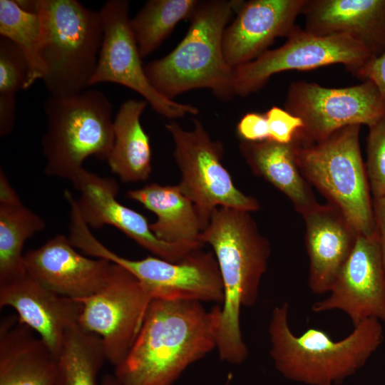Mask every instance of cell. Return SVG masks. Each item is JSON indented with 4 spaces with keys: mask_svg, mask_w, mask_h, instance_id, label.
I'll use <instances>...</instances> for the list:
<instances>
[{
    "mask_svg": "<svg viewBox=\"0 0 385 385\" xmlns=\"http://www.w3.org/2000/svg\"><path fill=\"white\" fill-rule=\"evenodd\" d=\"M43 78L50 96L65 97L90 86L103 38L100 11L76 0H39Z\"/></svg>",
    "mask_w": 385,
    "mask_h": 385,
    "instance_id": "5",
    "label": "cell"
},
{
    "mask_svg": "<svg viewBox=\"0 0 385 385\" xmlns=\"http://www.w3.org/2000/svg\"><path fill=\"white\" fill-rule=\"evenodd\" d=\"M380 237V236H379ZM380 250L381 261L385 278V237H380Z\"/></svg>",
    "mask_w": 385,
    "mask_h": 385,
    "instance_id": "36",
    "label": "cell"
},
{
    "mask_svg": "<svg viewBox=\"0 0 385 385\" xmlns=\"http://www.w3.org/2000/svg\"><path fill=\"white\" fill-rule=\"evenodd\" d=\"M105 361L101 338L76 324L66 332L56 359L53 385H97Z\"/></svg>",
    "mask_w": 385,
    "mask_h": 385,
    "instance_id": "25",
    "label": "cell"
},
{
    "mask_svg": "<svg viewBox=\"0 0 385 385\" xmlns=\"http://www.w3.org/2000/svg\"><path fill=\"white\" fill-rule=\"evenodd\" d=\"M56 358L17 316L0 324V385H53Z\"/></svg>",
    "mask_w": 385,
    "mask_h": 385,
    "instance_id": "21",
    "label": "cell"
},
{
    "mask_svg": "<svg viewBox=\"0 0 385 385\" xmlns=\"http://www.w3.org/2000/svg\"><path fill=\"white\" fill-rule=\"evenodd\" d=\"M239 148L252 172L286 195L302 215L319 204L299 170L292 142L242 141Z\"/></svg>",
    "mask_w": 385,
    "mask_h": 385,
    "instance_id": "22",
    "label": "cell"
},
{
    "mask_svg": "<svg viewBox=\"0 0 385 385\" xmlns=\"http://www.w3.org/2000/svg\"><path fill=\"white\" fill-rule=\"evenodd\" d=\"M366 172L373 198L385 195V120L369 127Z\"/></svg>",
    "mask_w": 385,
    "mask_h": 385,
    "instance_id": "30",
    "label": "cell"
},
{
    "mask_svg": "<svg viewBox=\"0 0 385 385\" xmlns=\"http://www.w3.org/2000/svg\"><path fill=\"white\" fill-rule=\"evenodd\" d=\"M329 293L313 304L312 312L342 311L353 327L370 318L385 324V278L379 234L358 235Z\"/></svg>",
    "mask_w": 385,
    "mask_h": 385,
    "instance_id": "15",
    "label": "cell"
},
{
    "mask_svg": "<svg viewBox=\"0 0 385 385\" xmlns=\"http://www.w3.org/2000/svg\"><path fill=\"white\" fill-rule=\"evenodd\" d=\"M0 307H10L19 320L38 334L56 359L68 329L78 324L81 302L58 295L27 273L0 283Z\"/></svg>",
    "mask_w": 385,
    "mask_h": 385,
    "instance_id": "18",
    "label": "cell"
},
{
    "mask_svg": "<svg viewBox=\"0 0 385 385\" xmlns=\"http://www.w3.org/2000/svg\"><path fill=\"white\" fill-rule=\"evenodd\" d=\"M306 0H251L243 1L222 38L223 54L235 68L250 62L277 38L286 37L295 26Z\"/></svg>",
    "mask_w": 385,
    "mask_h": 385,
    "instance_id": "17",
    "label": "cell"
},
{
    "mask_svg": "<svg viewBox=\"0 0 385 385\" xmlns=\"http://www.w3.org/2000/svg\"><path fill=\"white\" fill-rule=\"evenodd\" d=\"M129 5L128 0H109L99 11L103 38L90 86L104 82L124 86L141 95L155 112L167 118L198 114L195 106L162 96L148 81L130 28Z\"/></svg>",
    "mask_w": 385,
    "mask_h": 385,
    "instance_id": "13",
    "label": "cell"
},
{
    "mask_svg": "<svg viewBox=\"0 0 385 385\" xmlns=\"http://www.w3.org/2000/svg\"><path fill=\"white\" fill-rule=\"evenodd\" d=\"M127 197L153 212L157 219L150 224L153 234L167 242H197L202 231L193 202L178 185L153 183L127 191Z\"/></svg>",
    "mask_w": 385,
    "mask_h": 385,
    "instance_id": "23",
    "label": "cell"
},
{
    "mask_svg": "<svg viewBox=\"0 0 385 385\" xmlns=\"http://www.w3.org/2000/svg\"><path fill=\"white\" fill-rule=\"evenodd\" d=\"M111 263L104 287L78 299L83 304L78 324L101 338L106 361L116 367L134 344L151 300L133 274Z\"/></svg>",
    "mask_w": 385,
    "mask_h": 385,
    "instance_id": "12",
    "label": "cell"
},
{
    "mask_svg": "<svg viewBox=\"0 0 385 385\" xmlns=\"http://www.w3.org/2000/svg\"><path fill=\"white\" fill-rule=\"evenodd\" d=\"M284 108L303 122V127L292 140L298 145L324 140L347 125L369 127L385 120V106L377 88L369 80L345 88L294 81L288 88Z\"/></svg>",
    "mask_w": 385,
    "mask_h": 385,
    "instance_id": "10",
    "label": "cell"
},
{
    "mask_svg": "<svg viewBox=\"0 0 385 385\" xmlns=\"http://www.w3.org/2000/svg\"><path fill=\"white\" fill-rule=\"evenodd\" d=\"M200 1L150 0L130 19V28L141 58L159 48L175 26L190 19Z\"/></svg>",
    "mask_w": 385,
    "mask_h": 385,
    "instance_id": "27",
    "label": "cell"
},
{
    "mask_svg": "<svg viewBox=\"0 0 385 385\" xmlns=\"http://www.w3.org/2000/svg\"><path fill=\"white\" fill-rule=\"evenodd\" d=\"M360 128L347 125L307 145L292 143L298 167L307 182L342 212L359 235L372 237L378 233L361 153Z\"/></svg>",
    "mask_w": 385,
    "mask_h": 385,
    "instance_id": "7",
    "label": "cell"
},
{
    "mask_svg": "<svg viewBox=\"0 0 385 385\" xmlns=\"http://www.w3.org/2000/svg\"><path fill=\"white\" fill-rule=\"evenodd\" d=\"M373 211L376 232L385 237V195L373 198Z\"/></svg>",
    "mask_w": 385,
    "mask_h": 385,
    "instance_id": "34",
    "label": "cell"
},
{
    "mask_svg": "<svg viewBox=\"0 0 385 385\" xmlns=\"http://www.w3.org/2000/svg\"><path fill=\"white\" fill-rule=\"evenodd\" d=\"M215 307L153 299L125 359L115 367L120 385H173L191 364L216 349Z\"/></svg>",
    "mask_w": 385,
    "mask_h": 385,
    "instance_id": "2",
    "label": "cell"
},
{
    "mask_svg": "<svg viewBox=\"0 0 385 385\" xmlns=\"http://www.w3.org/2000/svg\"><path fill=\"white\" fill-rule=\"evenodd\" d=\"M43 106L47 129L41 147L47 175L72 181L86 158L107 160L114 142L113 107L102 91L50 96Z\"/></svg>",
    "mask_w": 385,
    "mask_h": 385,
    "instance_id": "6",
    "label": "cell"
},
{
    "mask_svg": "<svg viewBox=\"0 0 385 385\" xmlns=\"http://www.w3.org/2000/svg\"><path fill=\"white\" fill-rule=\"evenodd\" d=\"M243 1H200L180 43L164 57L144 66L151 86L171 100L196 88L210 89L222 100L235 96L233 68L224 57L222 38L232 15Z\"/></svg>",
    "mask_w": 385,
    "mask_h": 385,
    "instance_id": "4",
    "label": "cell"
},
{
    "mask_svg": "<svg viewBox=\"0 0 385 385\" xmlns=\"http://www.w3.org/2000/svg\"><path fill=\"white\" fill-rule=\"evenodd\" d=\"M101 385H120L114 374H106L101 380Z\"/></svg>",
    "mask_w": 385,
    "mask_h": 385,
    "instance_id": "35",
    "label": "cell"
},
{
    "mask_svg": "<svg viewBox=\"0 0 385 385\" xmlns=\"http://www.w3.org/2000/svg\"><path fill=\"white\" fill-rule=\"evenodd\" d=\"M301 14L311 34H348L374 57L385 53V0H306Z\"/></svg>",
    "mask_w": 385,
    "mask_h": 385,
    "instance_id": "20",
    "label": "cell"
},
{
    "mask_svg": "<svg viewBox=\"0 0 385 385\" xmlns=\"http://www.w3.org/2000/svg\"><path fill=\"white\" fill-rule=\"evenodd\" d=\"M289 304L275 307L268 334L270 355L285 379L306 385H341L369 361L384 342L381 322L374 318L354 327L340 340L324 331L309 328L295 335L288 322Z\"/></svg>",
    "mask_w": 385,
    "mask_h": 385,
    "instance_id": "3",
    "label": "cell"
},
{
    "mask_svg": "<svg viewBox=\"0 0 385 385\" xmlns=\"http://www.w3.org/2000/svg\"><path fill=\"white\" fill-rule=\"evenodd\" d=\"M147 105L145 100H127L113 120L114 142L107 162L125 183L146 180L152 171L150 139L140 123Z\"/></svg>",
    "mask_w": 385,
    "mask_h": 385,
    "instance_id": "24",
    "label": "cell"
},
{
    "mask_svg": "<svg viewBox=\"0 0 385 385\" xmlns=\"http://www.w3.org/2000/svg\"><path fill=\"white\" fill-rule=\"evenodd\" d=\"M302 216L309 258L308 286L314 294L329 293L359 234L342 212L330 203L318 204Z\"/></svg>",
    "mask_w": 385,
    "mask_h": 385,
    "instance_id": "19",
    "label": "cell"
},
{
    "mask_svg": "<svg viewBox=\"0 0 385 385\" xmlns=\"http://www.w3.org/2000/svg\"><path fill=\"white\" fill-rule=\"evenodd\" d=\"M265 115L268 123L269 140L277 143H290L297 131L303 127V122L299 118L277 106H272Z\"/></svg>",
    "mask_w": 385,
    "mask_h": 385,
    "instance_id": "31",
    "label": "cell"
},
{
    "mask_svg": "<svg viewBox=\"0 0 385 385\" xmlns=\"http://www.w3.org/2000/svg\"><path fill=\"white\" fill-rule=\"evenodd\" d=\"M29 73L28 61L21 49L9 39L0 38V120L15 121L16 93L23 89Z\"/></svg>",
    "mask_w": 385,
    "mask_h": 385,
    "instance_id": "29",
    "label": "cell"
},
{
    "mask_svg": "<svg viewBox=\"0 0 385 385\" xmlns=\"http://www.w3.org/2000/svg\"><path fill=\"white\" fill-rule=\"evenodd\" d=\"M69 240L86 255L107 260L126 269L137 278L151 301L188 300L217 305L224 301L221 274L211 252L198 249L176 262L155 256L130 260L103 245L81 220L71 226Z\"/></svg>",
    "mask_w": 385,
    "mask_h": 385,
    "instance_id": "8",
    "label": "cell"
},
{
    "mask_svg": "<svg viewBox=\"0 0 385 385\" xmlns=\"http://www.w3.org/2000/svg\"><path fill=\"white\" fill-rule=\"evenodd\" d=\"M27 274L48 290L79 299L89 297L106 284L111 262L92 259L76 250L68 237L56 235L41 247L24 255Z\"/></svg>",
    "mask_w": 385,
    "mask_h": 385,
    "instance_id": "16",
    "label": "cell"
},
{
    "mask_svg": "<svg viewBox=\"0 0 385 385\" xmlns=\"http://www.w3.org/2000/svg\"><path fill=\"white\" fill-rule=\"evenodd\" d=\"M46 227L44 220L21 199L0 202V283L26 274L23 247Z\"/></svg>",
    "mask_w": 385,
    "mask_h": 385,
    "instance_id": "26",
    "label": "cell"
},
{
    "mask_svg": "<svg viewBox=\"0 0 385 385\" xmlns=\"http://www.w3.org/2000/svg\"><path fill=\"white\" fill-rule=\"evenodd\" d=\"M237 133L247 142H260L269 140V128L265 114L247 113L237 125Z\"/></svg>",
    "mask_w": 385,
    "mask_h": 385,
    "instance_id": "32",
    "label": "cell"
},
{
    "mask_svg": "<svg viewBox=\"0 0 385 385\" xmlns=\"http://www.w3.org/2000/svg\"><path fill=\"white\" fill-rule=\"evenodd\" d=\"M374 56L348 34L319 36L295 25L286 42L255 60L233 68L235 94L247 96L260 90L275 73L342 64L354 76Z\"/></svg>",
    "mask_w": 385,
    "mask_h": 385,
    "instance_id": "11",
    "label": "cell"
},
{
    "mask_svg": "<svg viewBox=\"0 0 385 385\" xmlns=\"http://www.w3.org/2000/svg\"><path fill=\"white\" fill-rule=\"evenodd\" d=\"M213 249L222 277L224 301L216 305L215 337L220 359L241 364L249 351L240 329L241 308L253 306L270 254L249 212L218 207L199 236Z\"/></svg>",
    "mask_w": 385,
    "mask_h": 385,
    "instance_id": "1",
    "label": "cell"
},
{
    "mask_svg": "<svg viewBox=\"0 0 385 385\" xmlns=\"http://www.w3.org/2000/svg\"><path fill=\"white\" fill-rule=\"evenodd\" d=\"M193 123L192 130H185L174 121L167 123L165 128L173 140V155L181 173L178 185L193 202L202 230L218 207L257 210V200L237 189L223 166L222 143L211 138L200 120L194 119Z\"/></svg>",
    "mask_w": 385,
    "mask_h": 385,
    "instance_id": "9",
    "label": "cell"
},
{
    "mask_svg": "<svg viewBox=\"0 0 385 385\" xmlns=\"http://www.w3.org/2000/svg\"><path fill=\"white\" fill-rule=\"evenodd\" d=\"M363 81L369 80L374 83L385 106V53L373 57L356 74Z\"/></svg>",
    "mask_w": 385,
    "mask_h": 385,
    "instance_id": "33",
    "label": "cell"
},
{
    "mask_svg": "<svg viewBox=\"0 0 385 385\" xmlns=\"http://www.w3.org/2000/svg\"><path fill=\"white\" fill-rule=\"evenodd\" d=\"M71 183L79 192L76 198L79 213L89 227L113 226L155 257L173 262L204 245L199 242H167L158 239L145 216L118 201V185L113 178L83 168Z\"/></svg>",
    "mask_w": 385,
    "mask_h": 385,
    "instance_id": "14",
    "label": "cell"
},
{
    "mask_svg": "<svg viewBox=\"0 0 385 385\" xmlns=\"http://www.w3.org/2000/svg\"><path fill=\"white\" fill-rule=\"evenodd\" d=\"M0 34L14 42L24 54L29 73L24 90L43 78L41 24L37 14L22 10L14 0H0Z\"/></svg>",
    "mask_w": 385,
    "mask_h": 385,
    "instance_id": "28",
    "label": "cell"
}]
</instances>
